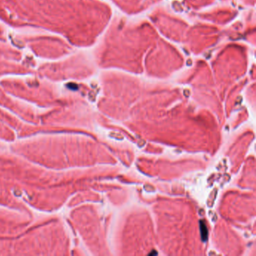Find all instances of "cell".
I'll use <instances>...</instances> for the list:
<instances>
[{"instance_id":"obj_1","label":"cell","mask_w":256,"mask_h":256,"mask_svg":"<svg viewBox=\"0 0 256 256\" xmlns=\"http://www.w3.org/2000/svg\"><path fill=\"white\" fill-rule=\"evenodd\" d=\"M200 231H201V240L203 242H206L208 237V229L205 223L203 221H200Z\"/></svg>"},{"instance_id":"obj_2","label":"cell","mask_w":256,"mask_h":256,"mask_svg":"<svg viewBox=\"0 0 256 256\" xmlns=\"http://www.w3.org/2000/svg\"><path fill=\"white\" fill-rule=\"evenodd\" d=\"M153 254H155V255H157V252H155V251H153V252H152V253H150V255H153Z\"/></svg>"}]
</instances>
